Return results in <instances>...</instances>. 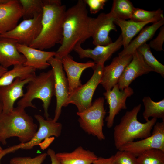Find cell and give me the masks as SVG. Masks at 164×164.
Masks as SVG:
<instances>
[{"label":"cell","instance_id":"obj_1","mask_svg":"<svg viewBox=\"0 0 164 164\" xmlns=\"http://www.w3.org/2000/svg\"><path fill=\"white\" fill-rule=\"evenodd\" d=\"M91 18L84 0H78L66 10L63 25V38L61 45L54 57L61 60L69 55L77 44L91 37Z\"/></svg>","mask_w":164,"mask_h":164},{"label":"cell","instance_id":"obj_2","mask_svg":"<svg viewBox=\"0 0 164 164\" xmlns=\"http://www.w3.org/2000/svg\"><path fill=\"white\" fill-rule=\"evenodd\" d=\"M42 29L36 39L29 46L41 50L61 44L65 5L60 0H43Z\"/></svg>","mask_w":164,"mask_h":164},{"label":"cell","instance_id":"obj_3","mask_svg":"<svg viewBox=\"0 0 164 164\" xmlns=\"http://www.w3.org/2000/svg\"><path fill=\"white\" fill-rule=\"evenodd\" d=\"M25 109L17 106L11 111L2 113L0 115V142L7 143L11 137L18 138L21 143L29 141L37 131V125Z\"/></svg>","mask_w":164,"mask_h":164},{"label":"cell","instance_id":"obj_4","mask_svg":"<svg viewBox=\"0 0 164 164\" xmlns=\"http://www.w3.org/2000/svg\"><path fill=\"white\" fill-rule=\"evenodd\" d=\"M141 106L139 104L127 111L121 118L120 123L114 127V139L117 149L135 139H142L151 135V131L157 119L152 118L144 123L139 122L137 119V115Z\"/></svg>","mask_w":164,"mask_h":164},{"label":"cell","instance_id":"obj_5","mask_svg":"<svg viewBox=\"0 0 164 164\" xmlns=\"http://www.w3.org/2000/svg\"><path fill=\"white\" fill-rule=\"evenodd\" d=\"M26 91L17 102V106L25 109L28 107L36 108L32 102L35 99L43 102L44 116L49 118L48 108L52 97L55 95L54 77L51 69L36 76L28 83Z\"/></svg>","mask_w":164,"mask_h":164},{"label":"cell","instance_id":"obj_6","mask_svg":"<svg viewBox=\"0 0 164 164\" xmlns=\"http://www.w3.org/2000/svg\"><path fill=\"white\" fill-rule=\"evenodd\" d=\"M104 101V97H99L89 108L82 112L77 113L81 128L100 141L104 140L105 138L103 132L104 120L106 114Z\"/></svg>","mask_w":164,"mask_h":164},{"label":"cell","instance_id":"obj_7","mask_svg":"<svg viewBox=\"0 0 164 164\" xmlns=\"http://www.w3.org/2000/svg\"><path fill=\"white\" fill-rule=\"evenodd\" d=\"M104 66L96 64L93 67L94 73L90 79L69 94L65 107L70 104H73L77 108V112H81L91 106L94 94L100 84Z\"/></svg>","mask_w":164,"mask_h":164},{"label":"cell","instance_id":"obj_8","mask_svg":"<svg viewBox=\"0 0 164 164\" xmlns=\"http://www.w3.org/2000/svg\"><path fill=\"white\" fill-rule=\"evenodd\" d=\"M34 117L39 123V127L34 136L27 142L20 143L3 150L2 152L5 155L14 152L19 149H31L35 146L39 145L44 139L51 136L58 137L60 135L62 128L61 123L55 121L49 118L45 119L39 114H35Z\"/></svg>","mask_w":164,"mask_h":164},{"label":"cell","instance_id":"obj_9","mask_svg":"<svg viewBox=\"0 0 164 164\" xmlns=\"http://www.w3.org/2000/svg\"><path fill=\"white\" fill-rule=\"evenodd\" d=\"M48 63L52 67L54 75L56 106L53 120L57 121L61 114L62 108L65 107L69 92V84L61 60L55 57L51 58Z\"/></svg>","mask_w":164,"mask_h":164},{"label":"cell","instance_id":"obj_10","mask_svg":"<svg viewBox=\"0 0 164 164\" xmlns=\"http://www.w3.org/2000/svg\"><path fill=\"white\" fill-rule=\"evenodd\" d=\"M42 15L24 20L12 29L0 34V37L12 39L18 43L29 46L41 32Z\"/></svg>","mask_w":164,"mask_h":164},{"label":"cell","instance_id":"obj_11","mask_svg":"<svg viewBox=\"0 0 164 164\" xmlns=\"http://www.w3.org/2000/svg\"><path fill=\"white\" fill-rule=\"evenodd\" d=\"M151 135L141 140L132 141L121 147L118 150L129 152L137 157L142 152L156 149L164 151V119L156 122Z\"/></svg>","mask_w":164,"mask_h":164},{"label":"cell","instance_id":"obj_12","mask_svg":"<svg viewBox=\"0 0 164 164\" xmlns=\"http://www.w3.org/2000/svg\"><path fill=\"white\" fill-rule=\"evenodd\" d=\"M115 19L111 12L101 13L96 18H91V37L94 45L106 46L112 42L109 34L111 31L117 30Z\"/></svg>","mask_w":164,"mask_h":164},{"label":"cell","instance_id":"obj_13","mask_svg":"<svg viewBox=\"0 0 164 164\" xmlns=\"http://www.w3.org/2000/svg\"><path fill=\"white\" fill-rule=\"evenodd\" d=\"M133 94V90L131 87H128L121 90L117 84L111 90L104 93L103 95L109 105V114L105 119L108 128L112 127L115 117L119 112L122 110L127 109L126 99Z\"/></svg>","mask_w":164,"mask_h":164},{"label":"cell","instance_id":"obj_14","mask_svg":"<svg viewBox=\"0 0 164 164\" xmlns=\"http://www.w3.org/2000/svg\"><path fill=\"white\" fill-rule=\"evenodd\" d=\"M123 46L122 38L120 35L116 41L106 46H97L94 49H84L81 44H77L73 50L80 58H90L93 60L96 65H104L112 54Z\"/></svg>","mask_w":164,"mask_h":164},{"label":"cell","instance_id":"obj_15","mask_svg":"<svg viewBox=\"0 0 164 164\" xmlns=\"http://www.w3.org/2000/svg\"><path fill=\"white\" fill-rule=\"evenodd\" d=\"M132 55L114 58L109 65L104 66L100 84L106 91L110 90L118 83L126 67L130 62Z\"/></svg>","mask_w":164,"mask_h":164},{"label":"cell","instance_id":"obj_16","mask_svg":"<svg viewBox=\"0 0 164 164\" xmlns=\"http://www.w3.org/2000/svg\"><path fill=\"white\" fill-rule=\"evenodd\" d=\"M132 55V60L125 68L117 84L121 90L128 87L138 77L153 71L146 63L142 55L137 50Z\"/></svg>","mask_w":164,"mask_h":164},{"label":"cell","instance_id":"obj_17","mask_svg":"<svg viewBox=\"0 0 164 164\" xmlns=\"http://www.w3.org/2000/svg\"><path fill=\"white\" fill-rule=\"evenodd\" d=\"M22 15V6L19 0H8L0 3V34L14 28Z\"/></svg>","mask_w":164,"mask_h":164},{"label":"cell","instance_id":"obj_18","mask_svg":"<svg viewBox=\"0 0 164 164\" xmlns=\"http://www.w3.org/2000/svg\"><path fill=\"white\" fill-rule=\"evenodd\" d=\"M34 77L25 79L17 77L9 85L0 87V99L3 105L2 113H7L13 110L15 102L24 94L23 88L25 85Z\"/></svg>","mask_w":164,"mask_h":164},{"label":"cell","instance_id":"obj_19","mask_svg":"<svg viewBox=\"0 0 164 164\" xmlns=\"http://www.w3.org/2000/svg\"><path fill=\"white\" fill-rule=\"evenodd\" d=\"M17 49L26 59L24 66L35 69H44L50 65L48 61L56 55L54 52H49L41 50L29 46L17 43Z\"/></svg>","mask_w":164,"mask_h":164},{"label":"cell","instance_id":"obj_20","mask_svg":"<svg viewBox=\"0 0 164 164\" xmlns=\"http://www.w3.org/2000/svg\"><path fill=\"white\" fill-rule=\"evenodd\" d=\"M61 61L67 76L69 94L82 84L80 78L83 71L87 68H93L96 65L93 61L85 63L76 62L69 55L63 58Z\"/></svg>","mask_w":164,"mask_h":164},{"label":"cell","instance_id":"obj_21","mask_svg":"<svg viewBox=\"0 0 164 164\" xmlns=\"http://www.w3.org/2000/svg\"><path fill=\"white\" fill-rule=\"evenodd\" d=\"M17 43L12 39L0 37V65L8 69L12 66L24 64L26 59L18 51Z\"/></svg>","mask_w":164,"mask_h":164},{"label":"cell","instance_id":"obj_22","mask_svg":"<svg viewBox=\"0 0 164 164\" xmlns=\"http://www.w3.org/2000/svg\"><path fill=\"white\" fill-rule=\"evenodd\" d=\"M61 164H91L98 157L93 152L79 146L71 152L56 153Z\"/></svg>","mask_w":164,"mask_h":164},{"label":"cell","instance_id":"obj_23","mask_svg":"<svg viewBox=\"0 0 164 164\" xmlns=\"http://www.w3.org/2000/svg\"><path fill=\"white\" fill-rule=\"evenodd\" d=\"M164 18L153 23L151 25L143 28L136 37L132 40L128 46L118 54V56H123L132 55L141 45L151 39L159 28L163 26Z\"/></svg>","mask_w":164,"mask_h":164},{"label":"cell","instance_id":"obj_24","mask_svg":"<svg viewBox=\"0 0 164 164\" xmlns=\"http://www.w3.org/2000/svg\"><path fill=\"white\" fill-rule=\"evenodd\" d=\"M115 24L121 29L124 49L126 48L133 38L149 22H137L130 20H126L115 19Z\"/></svg>","mask_w":164,"mask_h":164},{"label":"cell","instance_id":"obj_25","mask_svg":"<svg viewBox=\"0 0 164 164\" xmlns=\"http://www.w3.org/2000/svg\"><path fill=\"white\" fill-rule=\"evenodd\" d=\"M35 71L36 69L23 65L14 66L0 77V87L9 85L17 77L25 79L34 77L36 76Z\"/></svg>","mask_w":164,"mask_h":164},{"label":"cell","instance_id":"obj_26","mask_svg":"<svg viewBox=\"0 0 164 164\" xmlns=\"http://www.w3.org/2000/svg\"><path fill=\"white\" fill-rule=\"evenodd\" d=\"M142 101L145 108L142 114L146 121L151 117L164 119V99L158 102H155L149 96H145Z\"/></svg>","mask_w":164,"mask_h":164},{"label":"cell","instance_id":"obj_27","mask_svg":"<svg viewBox=\"0 0 164 164\" xmlns=\"http://www.w3.org/2000/svg\"><path fill=\"white\" fill-rule=\"evenodd\" d=\"M164 18L163 11L160 9L155 11H148L135 8L130 19L137 22L154 23Z\"/></svg>","mask_w":164,"mask_h":164},{"label":"cell","instance_id":"obj_28","mask_svg":"<svg viewBox=\"0 0 164 164\" xmlns=\"http://www.w3.org/2000/svg\"><path fill=\"white\" fill-rule=\"evenodd\" d=\"M135 8L129 0H114L111 11L115 19L125 20L130 19Z\"/></svg>","mask_w":164,"mask_h":164},{"label":"cell","instance_id":"obj_29","mask_svg":"<svg viewBox=\"0 0 164 164\" xmlns=\"http://www.w3.org/2000/svg\"><path fill=\"white\" fill-rule=\"evenodd\" d=\"M142 55L147 65L151 68L153 71L164 77V66L154 56L148 44L145 43L137 49Z\"/></svg>","mask_w":164,"mask_h":164},{"label":"cell","instance_id":"obj_30","mask_svg":"<svg viewBox=\"0 0 164 164\" xmlns=\"http://www.w3.org/2000/svg\"><path fill=\"white\" fill-rule=\"evenodd\" d=\"M22 8V17L24 20L33 18L42 14L43 0H19Z\"/></svg>","mask_w":164,"mask_h":164},{"label":"cell","instance_id":"obj_31","mask_svg":"<svg viewBox=\"0 0 164 164\" xmlns=\"http://www.w3.org/2000/svg\"><path fill=\"white\" fill-rule=\"evenodd\" d=\"M137 164H164V151L153 149L145 151L137 157Z\"/></svg>","mask_w":164,"mask_h":164},{"label":"cell","instance_id":"obj_32","mask_svg":"<svg viewBox=\"0 0 164 164\" xmlns=\"http://www.w3.org/2000/svg\"><path fill=\"white\" fill-rule=\"evenodd\" d=\"M113 164H137V157L126 151L118 150L113 155Z\"/></svg>","mask_w":164,"mask_h":164},{"label":"cell","instance_id":"obj_33","mask_svg":"<svg viewBox=\"0 0 164 164\" xmlns=\"http://www.w3.org/2000/svg\"><path fill=\"white\" fill-rule=\"evenodd\" d=\"M47 153H44L32 158L29 157H18L12 158L10 164H42L47 155Z\"/></svg>","mask_w":164,"mask_h":164},{"label":"cell","instance_id":"obj_34","mask_svg":"<svg viewBox=\"0 0 164 164\" xmlns=\"http://www.w3.org/2000/svg\"><path fill=\"white\" fill-rule=\"evenodd\" d=\"M159 32L155 38L151 40L148 44L150 48L156 51L164 50L162 46L164 41V26L160 27Z\"/></svg>","mask_w":164,"mask_h":164},{"label":"cell","instance_id":"obj_35","mask_svg":"<svg viewBox=\"0 0 164 164\" xmlns=\"http://www.w3.org/2000/svg\"><path fill=\"white\" fill-rule=\"evenodd\" d=\"M86 5L89 8L91 14H96L100 10L103 9L106 0H85Z\"/></svg>","mask_w":164,"mask_h":164},{"label":"cell","instance_id":"obj_36","mask_svg":"<svg viewBox=\"0 0 164 164\" xmlns=\"http://www.w3.org/2000/svg\"><path fill=\"white\" fill-rule=\"evenodd\" d=\"M113 155L108 158L98 157L91 164H113Z\"/></svg>","mask_w":164,"mask_h":164},{"label":"cell","instance_id":"obj_37","mask_svg":"<svg viewBox=\"0 0 164 164\" xmlns=\"http://www.w3.org/2000/svg\"><path fill=\"white\" fill-rule=\"evenodd\" d=\"M47 155L50 157L51 161V164H61L57 159L56 153L54 151L51 149H49L47 151Z\"/></svg>","mask_w":164,"mask_h":164},{"label":"cell","instance_id":"obj_38","mask_svg":"<svg viewBox=\"0 0 164 164\" xmlns=\"http://www.w3.org/2000/svg\"><path fill=\"white\" fill-rule=\"evenodd\" d=\"M8 71V69L0 65V77Z\"/></svg>","mask_w":164,"mask_h":164},{"label":"cell","instance_id":"obj_39","mask_svg":"<svg viewBox=\"0 0 164 164\" xmlns=\"http://www.w3.org/2000/svg\"><path fill=\"white\" fill-rule=\"evenodd\" d=\"M3 105L2 101L0 99V115L2 113L3 111Z\"/></svg>","mask_w":164,"mask_h":164},{"label":"cell","instance_id":"obj_40","mask_svg":"<svg viewBox=\"0 0 164 164\" xmlns=\"http://www.w3.org/2000/svg\"><path fill=\"white\" fill-rule=\"evenodd\" d=\"M2 149L0 145V152L2 150Z\"/></svg>","mask_w":164,"mask_h":164}]
</instances>
